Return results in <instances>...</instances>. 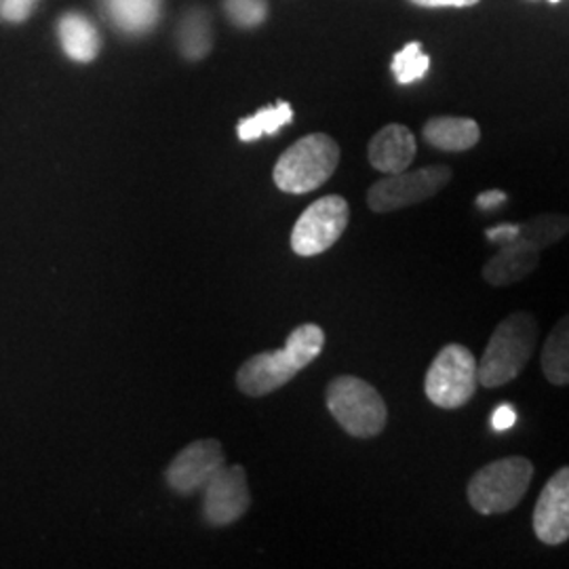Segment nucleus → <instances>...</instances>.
<instances>
[{"label": "nucleus", "mask_w": 569, "mask_h": 569, "mask_svg": "<svg viewBox=\"0 0 569 569\" xmlns=\"http://www.w3.org/2000/svg\"><path fill=\"white\" fill-rule=\"evenodd\" d=\"M418 152V143L416 136L411 133V129L406 124L392 122L382 127L369 142L367 148V157L373 169H378L380 173H401L409 169V164L413 163Z\"/></svg>", "instance_id": "obj_12"}, {"label": "nucleus", "mask_w": 569, "mask_h": 569, "mask_svg": "<svg viewBox=\"0 0 569 569\" xmlns=\"http://www.w3.org/2000/svg\"><path fill=\"white\" fill-rule=\"evenodd\" d=\"M540 264V249L523 237L507 244H500L498 253L483 266V279L491 287H509L528 279Z\"/></svg>", "instance_id": "obj_13"}, {"label": "nucleus", "mask_w": 569, "mask_h": 569, "mask_svg": "<svg viewBox=\"0 0 569 569\" xmlns=\"http://www.w3.org/2000/svg\"><path fill=\"white\" fill-rule=\"evenodd\" d=\"M226 16L237 28H256L268 18L266 0H224Z\"/></svg>", "instance_id": "obj_22"}, {"label": "nucleus", "mask_w": 569, "mask_h": 569, "mask_svg": "<svg viewBox=\"0 0 569 569\" xmlns=\"http://www.w3.org/2000/svg\"><path fill=\"white\" fill-rule=\"evenodd\" d=\"M486 237L489 239V243L507 244L515 239L521 237V224H515V222H505V224L493 226L486 230Z\"/></svg>", "instance_id": "obj_24"}, {"label": "nucleus", "mask_w": 569, "mask_h": 569, "mask_svg": "<svg viewBox=\"0 0 569 569\" xmlns=\"http://www.w3.org/2000/svg\"><path fill=\"white\" fill-rule=\"evenodd\" d=\"M542 373L555 387L569 385V315L557 321L542 346L540 355Z\"/></svg>", "instance_id": "obj_17"}, {"label": "nucleus", "mask_w": 569, "mask_h": 569, "mask_svg": "<svg viewBox=\"0 0 569 569\" xmlns=\"http://www.w3.org/2000/svg\"><path fill=\"white\" fill-rule=\"evenodd\" d=\"M453 178L448 164H428L413 171L390 173L367 190V204L373 213H390L411 204L425 203L439 194Z\"/></svg>", "instance_id": "obj_7"}, {"label": "nucleus", "mask_w": 569, "mask_h": 569, "mask_svg": "<svg viewBox=\"0 0 569 569\" xmlns=\"http://www.w3.org/2000/svg\"><path fill=\"white\" fill-rule=\"evenodd\" d=\"M58 39L63 53L79 63H91L102 49L98 26L77 11L61 16L58 21Z\"/></svg>", "instance_id": "obj_14"}, {"label": "nucleus", "mask_w": 569, "mask_h": 569, "mask_svg": "<svg viewBox=\"0 0 569 569\" xmlns=\"http://www.w3.org/2000/svg\"><path fill=\"white\" fill-rule=\"evenodd\" d=\"M479 359L467 346L448 345L432 359L425 378L428 401L439 409H460L475 397L479 387Z\"/></svg>", "instance_id": "obj_6"}, {"label": "nucleus", "mask_w": 569, "mask_h": 569, "mask_svg": "<svg viewBox=\"0 0 569 569\" xmlns=\"http://www.w3.org/2000/svg\"><path fill=\"white\" fill-rule=\"evenodd\" d=\"M517 411L512 409V406H498L496 411L491 413V428L496 432H502V430H510V428L517 425Z\"/></svg>", "instance_id": "obj_25"}, {"label": "nucleus", "mask_w": 569, "mask_h": 569, "mask_svg": "<svg viewBox=\"0 0 569 569\" xmlns=\"http://www.w3.org/2000/svg\"><path fill=\"white\" fill-rule=\"evenodd\" d=\"M340 146L327 133H310L289 146L274 164L272 180L287 194H306L336 173Z\"/></svg>", "instance_id": "obj_3"}, {"label": "nucleus", "mask_w": 569, "mask_h": 569, "mask_svg": "<svg viewBox=\"0 0 569 569\" xmlns=\"http://www.w3.org/2000/svg\"><path fill=\"white\" fill-rule=\"evenodd\" d=\"M251 505L243 467H222L203 488V519L211 528H224L243 517Z\"/></svg>", "instance_id": "obj_9"}, {"label": "nucleus", "mask_w": 569, "mask_h": 569, "mask_svg": "<svg viewBox=\"0 0 569 569\" xmlns=\"http://www.w3.org/2000/svg\"><path fill=\"white\" fill-rule=\"evenodd\" d=\"M291 121H293V108L287 102H279L258 110L253 117L243 119L237 127V133L241 142H256L262 136H274Z\"/></svg>", "instance_id": "obj_19"}, {"label": "nucleus", "mask_w": 569, "mask_h": 569, "mask_svg": "<svg viewBox=\"0 0 569 569\" xmlns=\"http://www.w3.org/2000/svg\"><path fill=\"white\" fill-rule=\"evenodd\" d=\"M326 346V331L315 323L296 327L281 350H268L247 359L237 371V387L247 397H266L284 387L310 366Z\"/></svg>", "instance_id": "obj_1"}, {"label": "nucleus", "mask_w": 569, "mask_h": 569, "mask_svg": "<svg viewBox=\"0 0 569 569\" xmlns=\"http://www.w3.org/2000/svg\"><path fill=\"white\" fill-rule=\"evenodd\" d=\"M390 70L399 84L422 81L430 70V58L422 51V42H407L401 51L395 53Z\"/></svg>", "instance_id": "obj_21"}, {"label": "nucleus", "mask_w": 569, "mask_h": 569, "mask_svg": "<svg viewBox=\"0 0 569 569\" xmlns=\"http://www.w3.org/2000/svg\"><path fill=\"white\" fill-rule=\"evenodd\" d=\"M110 21L131 37L148 34L163 13V0H102Z\"/></svg>", "instance_id": "obj_16"}, {"label": "nucleus", "mask_w": 569, "mask_h": 569, "mask_svg": "<svg viewBox=\"0 0 569 569\" xmlns=\"http://www.w3.org/2000/svg\"><path fill=\"white\" fill-rule=\"evenodd\" d=\"M411 4L427 7V9H439V7H475L479 0H409Z\"/></svg>", "instance_id": "obj_27"}, {"label": "nucleus", "mask_w": 569, "mask_h": 569, "mask_svg": "<svg viewBox=\"0 0 569 569\" xmlns=\"http://www.w3.org/2000/svg\"><path fill=\"white\" fill-rule=\"evenodd\" d=\"M326 403L333 420L350 437L371 439L387 427L388 409L382 395L357 376H338L326 390Z\"/></svg>", "instance_id": "obj_5"}, {"label": "nucleus", "mask_w": 569, "mask_h": 569, "mask_svg": "<svg viewBox=\"0 0 569 569\" xmlns=\"http://www.w3.org/2000/svg\"><path fill=\"white\" fill-rule=\"evenodd\" d=\"M178 41H180V51L186 60H203L204 56L211 51L213 34H211L209 18L203 9H190L183 16Z\"/></svg>", "instance_id": "obj_18"}, {"label": "nucleus", "mask_w": 569, "mask_h": 569, "mask_svg": "<svg viewBox=\"0 0 569 569\" xmlns=\"http://www.w3.org/2000/svg\"><path fill=\"white\" fill-rule=\"evenodd\" d=\"M224 465V451L220 441L201 439L186 446L171 460V465L164 470V479H167V486L176 493L190 496L194 491H201L207 486V481Z\"/></svg>", "instance_id": "obj_10"}, {"label": "nucleus", "mask_w": 569, "mask_h": 569, "mask_svg": "<svg viewBox=\"0 0 569 569\" xmlns=\"http://www.w3.org/2000/svg\"><path fill=\"white\" fill-rule=\"evenodd\" d=\"M569 234V218L563 213H540L521 224V237L536 249H547Z\"/></svg>", "instance_id": "obj_20"}, {"label": "nucleus", "mask_w": 569, "mask_h": 569, "mask_svg": "<svg viewBox=\"0 0 569 569\" xmlns=\"http://www.w3.org/2000/svg\"><path fill=\"white\" fill-rule=\"evenodd\" d=\"M507 203V192L493 188V190H486L477 197V207L479 209H496L500 204Z\"/></svg>", "instance_id": "obj_26"}, {"label": "nucleus", "mask_w": 569, "mask_h": 569, "mask_svg": "<svg viewBox=\"0 0 569 569\" xmlns=\"http://www.w3.org/2000/svg\"><path fill=\"white\" fill-rule=\"evenodd\" d=\"M533 533L542 545L559 547L569 540V467L559 468L533 509Z\"/></svg>", "instance_id": "obj_11"}, {"label": "nucleus", "mask_w": 569, "mask_h": 569, "mask_svg": "<svg viewBox=\"0 0 569 569\" xmlns=\"http://www.w3.org/2000/svg\"><path fill=\"white\" fill-rule=\"evenodd\" d=\"M540 327L528 310H517L502 319L479 359L477 376L486 388L505 387L519 378L528 367L538 345Z\"/></svg>", "instance_id": "obj_2"}, {"label": "nucleus", "mask_w": 569, "mask_h": 569, "mask_svg": "<svg viewBox=\"0 0 569 569\" xmlns=\"http://www.w3.org/2000/svg\"><path fill=\"white\" fill-rule=\"evenodd\" d=\"M533 479V465L523 456H509L479 468L467 486L468 505L479 515H505L519 507Z\"/></svg>", "instance_id": "obj_4"}, {"label": "nucleus", "mask_w": 569, "mask_h": 569, "mask_svg": "<svg viewBox=\"0 0 569 569\" xmlns=\"http://www.w3.org/2000/svg\"><path fill=\"white\" fill-rule=\"evenodd\" d=\"M422 136L437 150L467 152L481 140V127L468 117H432L425 124Z\"/></svg>", "instance_id": "obj_15"}, {"label": "nucleus", "mask_w": 569, "mask_h": 569, "mask_svg": "<svg viewBox=\"0 0 569 569\" xmlns=\"http://www.w3.org/2000/svg\"><path fill=\"white\" fill-rule=\"evenodd\" d=\"M550 4H557V2H561V0H549Z\"/></svg>", "instance_id": "obj_28"}, {"label": "nucleus", "mask_w": 569, "mask_h": 569, "mask_svg": "<svg viewBox=\"0 0 569 569\" xmlns=\"http://www.w3.org/2000/svg\"><path fill=\"white\" fill-rule=\"evenodd\" d=\"M39 0H0V20L21 23L32 16Z\"/></svg>", "instance_id": "obj_23"}, {"label": "nucleus", "mask_w": 569, "mask_h": 569, "mask_svg": "<svg viewBox=\"0 0 569 569\" xmlns=\"http://www.w3.org/2000/svg\"><path fill=\"white\" fill-rule=\"evenodd\" d=\"M350 222V207L345 197L329 194L306 207L305 213L291 230V249L300 258L326 253L340 241Z\"/></svg>", "instance_id": "obj_8"}]
</instances>
